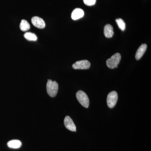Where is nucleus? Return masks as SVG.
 <instances>
[{
	"label": "nucleus",
	"mask_w": 151,
	"mask_h": 151,
	"mask_svg": "<svg viewBox=\"0 0 151 151\" xmlns=\"http://www.w3.org/2000/svg\"><path fill=\"white\" fill-rule=\"evenodd\" d=\"M47 92L50 97H55L58 90V84L55 81L48 79L46 85Z\"/></svg>",
	"instance_id": "obj_1"
},
{
	"label": "nucleus",
	"mask_w": 151,
	"mask_h": 151,
	"mask_svg": "<svg viewBox=\"0 0 151 151\" xmlns=\"http://www.w3.org/2000/svg\"><path fill=\"white\" fill-rule=\"evenodd\" d=\"M121 60V55L119 53H116L113 55L106 61V64L109 68L111 69L118 67Z\"/></svg>",
	"instance_id": "obj_2"
},
{
	"label": "nucleus",
	"mask_w": 151,
	"mask_h": 151,
	"mask_svg": "<svg viewBox=\"0 0 151 151\" xmlns=\"http://www.w3.org/2000/svg\"><path fill=\"white\" fill-rule=\"evenodd\" d=\"M76 97L79 103L83 107L88 108L89 106V101L88 96L83 91L79 90L76 94Z\"/></svg>",
	"instance_id": "obj_3"
},
{
	"label": "nucleus",
	"mask_w": 151,
	"mask_h": 151,
	"mask_svg": "<svg viewBox=\"0 0 151 151\" xmlns=\"http://www.w3.org/2000/svg\"><path fill=\"white\" fill-rule=\"evenodd\" d=\"M118 99V94L116 91L109 93L107 97V103L108 107L112 108L115 107Z\"/></svg>",
	"instance_id": "obj_4"
},
{
	"label": "nucleus",
	"mask_w": 151,
	"mask_h": 151,
	"mask_svg": "<svg viewBox=\"0 0 151 151\" xmlns=\"http://www.w3.org/2000/svg\"><path fill=\"white\" fill-rule=\"evenodd\" d=\"M91 64L88 60H79L73 63L72 67L75 69H87L90 67Z\"/></svg>",
	"instance_id": "obj_5"
},
{
	"label": "nucleus",
	"mask_w": 151,
	"mask_h": 151,
	"mask_svg": "<svg viewBox=\"0 0 151 151\" xmlns=\"http://www.w3.org/2000/svg\"><path fill=\"white\" fill-rule=\"evenodd\" d=\"M32 22L35 27L39 29H43L45 27V22L43 19L38 17H33L31 20Z\"/></svg>",
	"instance_id": "obj_6"
},
{
	"label": "nucleus",
	"mask_w": 151,
	"mask_h": 151,
	"mask_svg": "<svg viewBox=\"0 0 151 151\" xmlns=\"http://www.w3.org/2000/svg\"><path fill=\"white\" fill-rule=\"evenodd\" d=\"M64 125L68 129L72 132H76V127L72 119L69 116H66L64 119Z\"/></svg>",
	"instance_id": "obj_7"
},
{
	"label": "nucleus",
	"mask_w": 151,
	"mask_h": 151,
	"mask_svg": "<svg viewBox=\"0 0 151 151\" xmlns=\"http://www.w3.org/2000/svg\"><path fill=\"white\" fill-rule=\"evenodd\" d=\"M84 14V11L81 9L76 8L75 9L71 14V18L74 20L83 17Z\"/></svg>",
	"instance_id": "obj_8"
},
{
	"label": "nucleus",
	"mask_w": 151,
	"mask_h": 151,
	"mask_svg": "<svg viewBox=\"0 0 151 151\" xmlns=\"http://www.w3.org/2000/svg\"><path fill=\"white\" fill-rule=\"evenodd\" d=\"M147 45L146 44H142L139 47L135 55V58L137 60H139L143 56L147 50Z\"/></svg>",
	"instance_id": "obj_9"
},
{
	"label": "nucleus",
	"mask_w": 151,
	"mask_h": 151,
	"mask_svg": "<svg viewBox=\"0 0 151 151\" xmlns=\"http://www.w3.org/2000/svg\"><path fill=\"white\" fill-rule=\"evenodd\" d=\"M104 33L107 38H111L114 35L113 27L111 24H106L104 27Z\"/></svg>",
	"instance_id": "obj_10"
},
{
	"label": "nucleus",
	"mask_w": 151,
	"mask_h": 151,
	"mask_svg": "<svg viewBox=\"0 0 151 151\" xmlns=\"http://www.w3.org/2000/svg\"><path fill=\"white\" fill-rule=\"evenodd\" d=\"M9 147L12 149L19 148L22 146V142L19 140H12L7 143Z\"/></svg>",
	"instance_id": "obj_11"
},
{
	"label": "nucleus",
	"mask_w": 151,
	"mask_h": 151,
	"mask_svg": "<svg viewBox=\"0 0 151 151\" xmlns=\"http://www.w3.org/2000/svg\"><path fill=\"white\" fill-rule=\"evenodd\" d=\"M30 25L27 21L22 19L20 24V28L22 31L25 32L29 29Z\"/></svg>",
	"instance_id": "obj_12"
},
{
	"label": "nucleus",
	"mask_w": 151,
	"mask_h": 151,
	"mask_svg": "<svg viewBox=\"0 0 151 151\" xmlns=\"http://www.w3.org/2000/svg\"><path fill=\"white\" fill-rule=\"evenodd\" d=\"M24 37L29 41H36L37 37L35 34L31 32L25 33L24 35Z\"/></svg>",
	"instance_id": "obj_13"
},
{
	"label": "nucleus",
	"mask_w": 151,
	"mask_h": 151,
	"mask_svg": "<svg viewBox=\"0 0 151 151\" xmlns=\"http://www.w3.org/2000/svg\"><path fill=\"white\" fill-rule=\"evenodd\" d=\"M116 22L120 29L124 31L126 29V24L124 21L122 19L119 18L116 19Z\"/></svg>",
	"instance_id": "obj_14"
},
{
	"label": "nucleus",
	"mask_w": 151,
	"mask_h": 151,
	"mask_svg": "<svg viewBox=\"0 0 151 151\" xmlns=\"http://www.w3.org/2000/svg\"><path fill=\"white\" fill-rule=\"evenodd\" d=\"M83 1L84 4L88 6L94 5L96 2V0H83Z\"/></svg>",
	"instance_id": "obj_15"
}]
</instances>
